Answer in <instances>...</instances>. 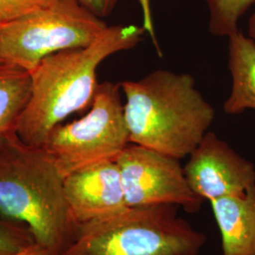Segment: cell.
Instances as JSON below:
<instances>
[{
  "label": "cell",
  "mask_w": 255,
  "mask_h": 255,
  "mask_svg": "<svg viewBox=\"0 0 255 255\" xmlns=\"http://www.w3.org/2000/svg\"><path fill=\"white\" fill-rule=\"evenodd\" d=\"M209 9V31L212 35L227 37L238 28V22L255 0H204Z\"/></svg>",
  "instance_id": "13"
},
{
  "label": "cell",
  "mask_w": 255,
  "mask_h": 255,
  "mask_svg": "<svg viewBox=\"0 0 255 255\" xmlns=\"http://www.w3.org/2000/svg\"><path fill=\"white\" fill-rule=\"evenodd\" d=\"M64 194L78 225L103 219L128 207L119 165L92 164L64 177Z\"/></svg>",
  "instance_id": "9"
},
{
  "label": "cell",
  "mask_w": 255,
  "mask_h": 255,
  "mask_svg": "<svg viewBox=\"0 0 255 255\" xmlns=\"http://www.w3.org/2000/svg\"><path fill=\"white\" fill-rule=\"evenodd\" d=\"M248 36L255 40V13L251 16L249 20V27H248Z\"/></svg>",
  "instance_id": "19"
},
{
  "label": "cell",
  "mask_w": 255,
  "mask_h": 255,
  "mask_svg": "<svg viewBox=\"0 0 255 255\" xmlns=\"http://www.w3.org/2000/svg\"><path fill=\"white\" fill-rule=\"evenodd\" d=\"M64 177L43 147L15 132L0 142V215L27 226L37 244L54 255L72 245L79 225L65 198Z\"/></svg>",
  "instance_id": "2"
},
{
  "label": "cell",
  "mask_w": 255,
  "mask_h": 255,
  "mask_svg": "<svg viewBox=\"0 0 255 255\" xmlns=\"http://www.w3.org/2000/svg\"><path fill=\"white\" fill-rule=\"evenodd\" d=\"M206 237L182 219L177 206L126 207L79 225L62 255H198Z\"/></svg>",
  "instance_id": "4"
},
{
  "label": "cell",
  "mask_w": 255,
  "mask_h": 255,
  "mask_svg": "<svg viewBox=\"0 0 255 255\" xmlns=\"http://www.w3.org/2000/svg\"><path fill=\"white\" fill-rule=\"evenodd\" d=\"M232 90L223 109L228 115L255 110V40L240 30L228 37Z\"/></svg>",
  "instance_id": "11"
},
{
  "label": "cell",
  "mask_w": 255,
  "mask_h": 255,
  "mask_svg": "<svg viewBox=\"0 0 255 255\" xmlns=\"http://www.w3.org/2000/svg\"><path fill=\"white\" fill-rule=\"evenodd\" d=\"M210 203L223 255H255V190Z\"/></svg>",
  "instance_id": "10"
},
{
  "label": "cell",
  "mask_w": 255,
  "mask_h": 255,
  "mask_svg": "<svg viewBox=\"0 0 255 255\" xmlns=\"http://www.w3.org/2000/svg\"><path fill=\"white\" fill-rule=\"evenodd\" d=\"M2 25H3V24H1V23H0V29H1V27H2Z\"/></svg>",
  "instance_id": "21"
},
{
  "label": "cell",
  "mask_w": 255,
  "mask_h": 255,
  "mask_svg": "<svg viewBox=\"0 0 255 255\" xmlns=\"http://www.w3.org/2000/svg\"><path fill=\"white\" fill-rule=\"evenodd\" d=\"M11 255H54L45 247L37 244L36 242L18 253Z\"/></svg>",
  "instance_id": "18"
},
{
  "label": "cell",
  "mask_w": 255,
  "mask_h": 255,
  "mask_svg": "<svg viewBox=\"0 0 255 255\" xmlns=\"http://www.w3.org/2000/svg\"><path fill=\"white\" fill-rule=\"evenodd\" d=\"M128 207L181 206L188 213L203 201L189 186L179 159L129 144L117 159Z\"/></svg>",
  "instance_id": "7"
},
{
  "label": "cell",
  "mask_w": 255,
  "mask_h": 255,
  "mask_svg": "<svg viewBox=\"0 0 255 255\" xmlns=\"http://www.w3.org/2000/svg\"><path fill=\"white\" fill-rule=\"evenodd\" d=\"M100 18L108 16L116 8L119 0H77Z\"/></svg>",
  "instance_id": "16"
},
{
  "label": "cell",
  "mask_w": 255,
  "mask_h": 255,
  "mask_svg": "<svg viewBox=\"0 0 255 255\" xmlns=\"http://www.w3.org/2000/svg\"><path fill=\"white\" fill-rule=\"evenodd\" d=\"M107 27L77 0H53L2 25L0 59L31 72L49 55L90 46Z\"/></svg>",
  "instance_id": "5"
},
{
  "label": "cell",
  "mask_w": 255,
  "mask_h": 255,
  "mask_svg": "<svg viewBox=\"0 0 255 255\" xmlns=\"http://www.w3.org/2000/svg\"><path fill=\"white\" fill-rule=\"evenodd\" d=\"M1 61H3V60H2V59H0V62H1Z\"/></svg>",
  "instance_id": "22"
},
{
  "label": "cell",
  "mask_w": 255,
  "mask_h": 255,
  "mask_svg": "<svg viewBox=\"0 0 255 255\" xmlns=\"http://www.w3.org/2000/svg\"><path fill=\"white\" fill-rule=\"evenodd\" d=\"M120 87L130 143L179 160L191 154L216 119L190 74L158 69Z\"/></svg>",
  "instance_id": "3"
},
{
  "label": "cell",
  "mask_w": 255,
  "mask_h": 255,
  "mask_svg": "<svg viewBox=\"0 0 255 255\" xmlns=\"http://www.w3.org/2000/svg\"><path fill=\"white\" fill-rule=\"evenodd\" d=\"M138 3L142 9L143 14V25L146 33H147L150 38L152 39L153 45L158 52V54L162 56V50L156 39V33H155L154 23H153V17H152V11H151V1L150 0H138Z\"/></svg>",
  "instance_id": "17"
},
{
  "label": "cell",
  "mask_w": 255,
  "mask_h": 255,
  "mask_svg": "<svg viewBox=\"0 0 255 255\" xmlns=\"http://www.w3.org/2000/svg\"><path fill=\"white\" fill-rule=\"evenodd\" d=\"M130 144L120 83H100L89 112L55 127L42 146L64 177L92 164L117 161Z\"/></svg>",
  "instance_id": "6"
},
{
  "label": "cell",
  "mask_w": 255,
  "mask_h": 255,
  "mask_svg": "<svg viewBox=\"0 0 255 255\" xmlns=\"http://www.w3.org/2000/svg\"><path fill=\"white\" fill-rule=\"evenodd\" d=\"M2 138H3V135H1V134H0V142H1V140H2Z\"/></svg>",
  "instance_id": "20"
},
{
  "label": "cell",
  "mask_w": 255,
  "mask_h": 255,
  "mask_svg": "<svg viewBox=\"0 0 255 255\" xmlns=\"http://www.w3.org/2000/svg\"><path fill=\"white\" fill-rule=\"evenodd\" d=\"M35 243L27 226L6 219H0V255H11Z\"/></svg>",
  "instance_id": "14"
},
{
  "label": "cell",
  "mask_w": 255,
  "mask_h": 255,
  "mask_svg": "<svg viewBox=\"0 0 255 255\" xmlns=\"http://www.w3.org/2000/svg\"><path fill=\"white\" fill-rule=\"evenodd\" d=\"M145 33L136 25L108 26L90 46L43 59L30 72V98L17 122V136L29 146H44L55 127L91 106L100 84V64L111 55L135 47Z\"/></svg>",
  "instance_id": "1"
},
{
  "label": "cell",
  "mask_w": 255,
  "mask_h": 255,
  "mask_svg": "<svg viewBox=\"0 0 255 255\" xmlns=\"http://www.w3.org/2000/svg\"><path fill=\"white\" fill-rule=\"evenodd\" d=\"M31 92L30 72L15 64L0 62V134L15 132Z\"/></svg>",
  "instance_id": "12"
},
{
  "label": "cell",
  "mask_w": 255,
  "mask_h": 255,
  "mask_svg": "<svg viewBox=\"0 0 255 255\" xmlns=\"http://www.w3.org/2000/svg\"><path fill=\"white\" fill-rule=\"evenodd\" d=\"M193 192L202 201L255 190V166L215 132L208 131L183 167Z\"/></svg>",
  "instance_id": "8"
},
{
  "label": "cell",
  "mask_w": 255,
  "mask_h": 255,
  "mask_svg": "<svg viewBox=\"0 0 255 255\" xmlns=\"http://www.w3.org/2000/svg\"><path fill=\"white\" fill-rule=\"evenodd\" d=\"M53 0H0V23L6 24L41 9Z\"/></svg>",
  "instance_id": "15"
}]
</instances>
